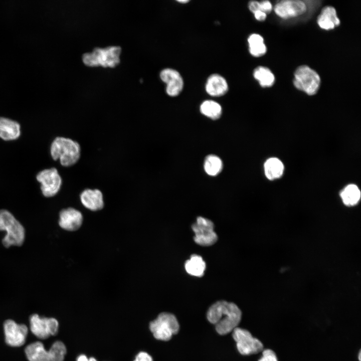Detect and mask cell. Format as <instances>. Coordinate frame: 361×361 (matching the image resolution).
<instances>
[{"instance_id": "3", "label": "cell", "mask_w": 361, "mask_h": 361, "mask_svg": "<svg viewBox=\"0 0 361 361\" xmlns=\"http://www.w3.org/2000/svg\"><path fill=\"white\" fill-rule=\"evenodd\" d=\"M0 231H5L6 235L3 239L4 246L22 245L25 240V229L15 217L6 210H0Z\"/></svg>"}, {"instance_id": "6", "label": "cell", "mask_w": 361, "mask_h": 361, "mask_svg": "<svg viewBox=\"0 0 361 361\" xmlns=\"http://www.w3.org/2000/svg\"><path fill=\"white\" fill-rule=\"evenodd\" d=\"M149 329L154 337L160 340L168 341L179 329L176 317L172 313L162 312L150 322Z\"/></svg>"}, {"instance_id": "13", "label": "cell", "mask_w": 361, "mask_h": 361, "mask_svg": "<svg viewBox=\"0 0 361 361\" xmlns=\"http://www.w3.org/2000/svg\"><path fill=\"white\" fill-rule=\"evenodd\" d=\"M307 7L305 2L300 0H284L278 2L274 7L275 14L287 19L303 14Z\"/></svg>"}, {"instance_id": "29", "label": "cell", "mask_w": 361, "mask_h": 361, "mask_svg": "<svg viewBox=\"0 0 361 361\" xmlns=\"http://www.w3.org/2000/svg\"><path fill=\"white\" fill-rule=\"evenodd\" d=\"M133 361H153V359L147 352L140 351L136 355Z\"/></svg>"}, {"instance_id": "24", "label": "cell", "mask_w": 361, "mask_h": 361, "mask_svg": "<svg viewBox=\"0 0 361 361\" xmlns=\"http://www.w3.org/2000/svg\"><path fill=\"white\" fill-rule=\"evenodd\" d=\"M200 109L202 114L213 120L219 118L222 112L220 104L211 100L203 101L200 105Z\"/></svg>"}, {"instance_id": "7", "label": "cell", "mask_w": 361, "mask_h": 361, "mask_svg": "<svg viewBox=\"0 0 361 361\" xmlns=\"http://www.w3.org/2000/svg\"><path fill=\"white\" fill-rule=\"evenodd\" d=\"M293 84L297 89L313 95L319 88L320 78L316 71L306 65H302L295 71Z\"/></svg>"}, {"instance_id": "26", "label": "cell", "mask_w": 361, "mask_h": 361, "mask_svg": "<svg viewBox=\"0 0 361 361\" xmlns=\"http://www.w3.org/2000/svg\"><path fill=\"white\" fill-rule=\"evenodd\" d=\"M204 167L205 172L208 175L216 176L221 171L223 162L218 156L214 154L209 155L205 158Z\"/></svg>"}, {"instance_id": "12", "label": "cell", "mask_w": 361, "mask_h": 361, "mask_svg": "<svg viewBox=\"0 0 361 361\" xmlns=\"http://www.w3.org/2000/svg\"><path fill=\"white\" fill-rule=\"evenodd\" d=\"M5 341L13 347H19L26 341L28 329L25 324H18L15 321L8 319L4 323Z\"/></svg>"}, {"instance_id": "8", "label": "cell", "mask_w": 361, "mask_h": 361, "mask_svg": "<svg viewBox=\"0 0 361 361\" xmlns=\"http://www.w3.org/2000/svg\"><path fill=\"white\" fill-rule=\"evenodd\" d=\"M195 233L194 240L202 246H210L216 243L218 235L214 231V224L210 219L199 216L192 225Z\"/></svg>"}, {"instance_id": "21", "label": "cell", "mask_w": 361, "mask_h": 361, "mask_svg": "<svg viewBox=\"0 0 361 361\" xmlns=\"http://www.w3.org/2000/svg\"><path fill=\"white\" fill-rule=\"evenodd\" d=\"M264 168L266 177L269 180H274L282 175L284 167L279 159L271 157L265 161Z\"/></svg>"}, {"instance_id": "32", "label": "cell", "mask_w": 361, "mask_h": 361, "mask_svg": "<svg viewBox=\"0 0 361 361\" xmlns=\"http://www.w3.org/2000/svg\"><path fill=\"white\" fill-rule=\"evenodd\" d=\"M178 2L181 3H187L189 2V1L188 0H179L177 1Z\"/></svg>"}, {"instance_id": "20", "label": "cell", "mask_w": 361, "mask_h": 361, "mask_svg": "<svg viewBox=\"0 0 361 361\" xmlns=\"http://www.w3.org/2000/svg\"><path fill=\"white\" fill-rule=\"evenodd\" d=\"M206 264L202 256L198 254H193L190 258L185 263V268L187 272L195 277H202L206 270Z\"/></svg>"}, {"instance_id": "16", "label": "cell", "mask_w": 361, "mask_h": 361, "mask_svg": "<svg viewBox=\"0 0 361 361\" xmlns=\"http://www.w3.org/2000/svg\"><path fill=\"white\" fill-rule=\"evenodd\" d=\"M80 198L82 205L92 211H99L104 207L103 194L99 189H85L80 194Z\"/></svg>"}, {"instance_id": "1", "label": "cell", "mask_w": 361, "mask_h": 361, "mask_svg": "<svg viewBox=\"0 0 361 361\" xmlns=\"http://www.w3.org/2000/svg\"><path fill=\"white\" fill-rule=\"evenodd\" d=\"M242 317V312L234 303L225 300L216 302L209 308L207 317L215 326L217 332L225 335L237 327Z\"/></svg>"}, {"instance_id": "9", "label": "cell", "mask_w": 361, "mask_h": 361, "mask_svg": "<svg viewBox=\"0 0 361 361\" xmlns=\"http://www.w3.org/2000/svg\"><path fill=\"white\" fill-rule=\"evenodd\" d=\"M232 332L237 349L241 354H256L263 350V345L261 341L254 337L248 330L237 327Z\"/></svg>"}, {"instance_id": "11", "label": "cell", "mask_w": 361, "mask_h": 361, "mask_svg": "<svg viewBox=\"0 0 361 361\" xmlns=\"http://www.w3.org/2000/svg\"><path fill=\"white\" fill-rule=\"evenodd\" d=\"M30 324L32 332L41 339L55 335L58 331L59 323L52 317H41L34 314L30 317Z\"/></svg>"}, {"instance_id": "19", "label": "cell", "mask_w": 361, "mask_h": 361, "mask_svg": "<svg viewBox=\"0 0 361 361\" xmlns=\"http://www.w3.org/2000/svg\"><path fill=\"white\" fill-rule=\"evenodd\" d=\"M317 24L321 29L325 30H332L339 26L340 21L335 9L330 6L323 8L318 17Z\"/></svg>"}, {"instance_id": "30", "label": "cell", "mask_w": 361, "mask_h": 361, "mask_svg": "<svg viewBox=\"0 0 361 361\" xmlns=\"http://www.w3.org/2000/svg\"><path fill=\"white\" fill-rule=\"evenodd\" d=\"M253 14L255 19L259 21H264L267 17V14L259 11H257Z\"/></svg>"}, {"instance_id": "14", "label": "cell", "mask_w": 361, "mask_h": 361, "mask_svg": "<svg viewBox=\"0 0 361 361\" xmlns=\"http://www.w3.org/2000/svg\"><path fill=\"white\" fill-rule=\"evenodd\" d=\"M159 77L166 84L165 91L169 96H176L182 91L184 80L180 74L176 70L168 68L163 69L160 71Z\"/></svg>"}, {"instance_id": "27", "label": "cell", "mask_w": 361, "mask_h": 361, "mask_svg": "<svg viewBox=\"0 0 361 361\" xmlns=\"http://www.w3.org/2000/svg\"><path fill=\"white\" fill-rule=\"evenodd\" d=\"M258 361H278L276 354L270 349H266L262 351V356Z\"/></svg>"}, {"instance_id": "15", "label": "cell", "mask_w": 361, "mask_h": 361, "mask_svg": "<svg viewBox=\"0 0 361 361\" xmlns=\"http://www.w3.org/2000/svg\"><path fill=\"white\" fill-rule=\"evenodd\" d=\"M59 225L63 229L73 231L78 230L82 225L83 216L78 210L68 208L60 212Z\"/></svg>"}, {"instance_id": "28", "label": "cell", "mask_w": 361, "mask_h": 361, "mask_svg": "<svg viewBox=\"0 0 361 361\" xmlns=\"http://www.w3.org/2000/svg\"><path fill=\"white\" fill-rule=\"evenodd\" d=\"M272 6L268 1L259 2L258 11H261L266 14H269L272 10Z\"/></svg>"}, {"instance_id": "31", "label": "cell", "mask_w": 361, "mask_h": 361, "mask_svg": "<svg viewBox=\"0 0 361 361\" xmlns=\"http://www.w3.org/2000/svg\"><path fill=\"white\" fill-rule=\"evenodd\" d=\"M77 361H97L94 357H90L88 358L84 354H81L78 356Z\"/></svg>"}, {"instance_id": "5", "label": "cell", "mask_w": 361, "mask_h": 361, "mask_svg": "<svg viewBox=\"0 0 361 361\" xmlns=\"http://www.w3.org/2000/svg\"><path fill=\"white\" fill-rule=\"evenodd\" d=\"M121 48L111 46L105 48H95L92 52L84 53L82 61L88 66H102L113 67L120 62Z\"/></svg>"}, {"instance_id": "17", "label": "cell", "mask_w": 361, "mask_h": 361, "mask_svg": "<svg viewBox=\"0 0 361 361\" xmlns=\"http://www.w3.org/2000/svg\"><path fill=\"white\" fill-rule=\"evenodd\" d=\"M205 90L207 93L212 96H222L228 92V84L222 76L218 74H213L207 79Z\"/></svg>"}, {"instance_id": "33", "label": "cell", "mask_w": 361, "mask_h": 361, "mask_svg": "<svg viewBox=\"0 0 361 361\" xmlns=\"http://www.w3.org/2000/svg\"><path fill=\"white\" fill-rule=\"evenodd\" d=\"M360 354H361L360 351H359V353H358V359H359V361H360V357H361V356H360Z\"/></svg>"}, {"instance_id": "25", "label": "cell", "mask_w": 361, "mask_h": 361, "mask_svg": "<svg viewBox=\"0 0 361 361\" xmlns=\"http://www.w3.org/2000/svg\"><path fill=\"white\" fill-rule=\"evenodd\" d=\"M253 76L262 87H271L274 84L275 77L272 72L267 67L259 66L255 69Z\"/></svg>"}, {"instance_id": "10", "label": "cell", "mask_w": 361, "mask_h": 361, "mask_svg": "<svg viewBox=\"0 0 361 361\" xmlns=\"http://www.w3.org/2000/svg\"><path fill=\"white\" fill-rule=\"evenodd\" d=\"M36 178L41 184V190L46 197L55 196L60 190L62 180L55 167L47 168L38 173Z\"/></svg>"}, {"instance_id": "22", "label": "cell", "mask_w": 361, "mask_h": 361, "mask_svg": "<svg viewBox=\"0 0 361 361\" xmlns=\"http://www.w3.org/2000/svg\"><path fill=\"white\" fill-rule=\"evenodd\" d=\"M340 198L345 205L353 206L359 202L360 199V191L357 186L350 184L341 191Z\"/></svg>"}, {"instance_id": "23", "label": "cell", "mask_w": 361, "mask_h": 361, "mask_svg": "<svg viewBox=\"0 0 361 361\" xmlns=\"http://www.w3.org/2000/svg\"><path fill=\"white\" fill-rule=\"evenodd\" d=\"M250 53L254 57L264 55L267 50L263 37L257 34H252L248 39Z\"/></svg>"}, {"instance_id": "18", "label": "cell", "mask_w": 361, "mask_h": 361, "mask_svg": "<svg viewBox=\"0 0 361 361\" xmlns=\"http://www.w3.org/2000/svg\"><path fill=\"white\" fill-rule=\"evenodd\" d=\"M21 135L20 124L12 119L0 117V138L6 141L14 140Z\"/></svg>"}, {"instance_id": "2", "label": "cell", "mask_w": 361, "mask_h": 361, "mask_svg": "<svg viewBox=\"0 0 361 361\" xmlns=\"http://www.w3.org/2000/svg\"><path fill=\"white\" fill-rule=\"evenodd\" d=\"M50 154L54 160H59L61 164L69 167L76 164L81 156L79 143L70 138L56 137L50 146Z\"/></svg>"}, {"instance_id": "4", "label": "cell", "mask_w": 361, "mask_h": 361, "mask_svg": "<svg viewBox=\"0 0 361 361\" xmlns=\"http://www.w3.org/2000/svg\"><path fill=\"white\" fill-rule=\"evenodd\" d=\"M25 351L29 361H64L67 350L62 341H57L48 351L42 342L37 341L26 346Z\"/></svg>"}]
</instances>
